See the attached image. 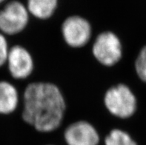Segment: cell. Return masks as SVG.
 Instances as JSON below:
<instances>
[{
    "mask_svg": "<svg viewBox=\"0 0 146 145\" xmlns=\"http://www.w3.org/2000/svg\"><path fill=\"white\" fill-rule=\"evenodd\" d=\"M66 110L62 93L50 82L31 83L23 93L22 119L37 132L50 133L61 125Z\"/></svg>",
    "mask_w": 146,
    "mask_h": 145,
    "instance_id": "6da1fadb",
    "label": "cell"
},
{
    "mask_svg": "<svg viewBox=\"0 0 146 145\" xmlns=\"http://www.w3.org/2000/svg\"><path fill=\"white\" fill-rule=\"evenodd\" d=\"M107 110L115 117L125 119L137 110V99L128 85L119 84L106 90L103 98Z\"/></svg>",
    "mask_w": 146,
    "mask_h": 145,
    "instance_id": "7a4b0ae2",
    "label": "cell"
},
{
    "mask_svg": "<svg viewBox=\"0 0 146 145\" xmlns=\"http://www.w3.org/2000/svg\"><path fill=\"white\" fill-rule=\"evenodd\" d=\"M92 53L96 60L102 65L112 67L122 59V42L113 32H102L95 39Z\"/></svg>",
    "mask_w": 146,
    "mask_h": 145,
    "instance_id": "3957f363",
    "label": "cell"
},
{
    "mask_svg": "<svg viewBox=\"0 0 146 145\" xmlns=\"http://www.w3.org/2000/svg\"><path fill=\"white\" fill-rule=\"evenodd\" d=\"M29 22L28 9L18 1L7 3L0 11V33L13 36L20 33Z\"/></svg>",
    "mask_w": 146,
    "mask_h": 145,
    "instance_id": "277c9868",
    "label": "cell"
},
{
    "mask_svg": "<svg viewBox=\"0 0 146 145\" xmlns=\"http://www.w3.org/2000/svg\"><path fill=\"white\" fill-rule=\"evenodd\" d=\"M61 31L65 42L73 48H83L92 35L91 24L80 16L68 17L62 24Z\"/></svg>",
    "mask_w": 146,
    "mask_h": 145,
    "instance_id": "5b68a950",
    "label": "cell"
},
{
    "mask_svg": "<svg viewBox=\"0 0 146 145\" xmlns=\"http://www.w3.org/2000/svg\"><path fill=\"white\" fill-rule=\"evenodd\" d=\"M65 145H101L100 132L90 122L80 120L70 124L63 132Z\"/></svg>",
    "mask_w": 146,
    "mask_h": 145,
    "instance_id": "8992f818",
    "label": "cell"
},
{
    "mask_svg": "<svg viewBox=\"0 0 146 145\" xmlns=\"http://www.w3.org/2000/svg\"><path fill=\"white\" fill-rule=\"evenodd\" d=\"M6 64L11 76L19 80L29 77L34 70L33 56L21 45H14L10 48Z\"/></svg>",
    "mask_w": 146,
    "mask_h": 145,
    "instance_id": "52a82bcc",
    "label": "cell"
},
{
    "mask_svg": "<svg viewBox=\"0 0 146 145\" xmlns=\"http://www.w3.org/2000/svg\"><path fill=\"white\" fill-rule=\"evenodd\" d=\"M19 96L17 87L7 81H0V115H10L18 107Z\"/></svg>",
    "mask_w": 146,
    "mask_h": 145,
    "instance_id": "ba28073f",
    "label": "cell"
},
{
    "mask_svg": "<svg viewBox=\"0 0 146 145\" xmlns=\"http://www.w3.org/2000/svg\"><path fill=\"white\" fill-rule=\"evenodd\" d=\"M57 0H28V11L40 19H47L54 14Z\"/></svg>",
    "mask_w": 146,
    "mask_h": 145,
    "instance_id": "9c48e42d",
    "label": "cell"
},
{
    "mask_svg": "<svg viewBox=\"0 0 146 145\" xmlns=\"http://www.w3.org/2000/svg\"><path fill=\"white\" fill-rule=\"evenodd\" d=\"M102 145H139L131 135L122 129H112L105 137Z\"/></svg>",
    "mask_w": 146,
    "mask_h": 145,
    "instance_id": "30bf717a",
    "label": "cell"
},
{
    "mask_svg": "<svg viewBox=\"0 0 146 145\" xmlns=\"http://www.w3.org/2000/svg\"><path fill=\"white\" fill-rule=\"evenodd\" d=\"M135 70L139 79L146 82V45L141 49L136 59Z\"/></svg>",
    "mask_w": 146,
    "mask_h": 145,
    "instance_id": "8fae6325",
    "label": "cell"
},
{
    "mask_svg": "<svg viewBox=\"0 0 146 145\" xmlns=\"http://www.w3.org/2000/svg\"><path fill=\"white\" fill-rule=\"evenodd\" d=\"M9 50L8 42L5 35L0 33V68H2L7 62Z\"/></svg>",
    "mask_w": 146,
    "mask_h": 145,
    "instance_id": "7c38bea8",
    "label": "cell"
},
{
    "mask_svg": "<svg viewBox=\"0 0 146 145\" xmlns=\"http://www.w3.org/2000/svg\"><path fill=\"white\" fill-rule=\"evenodd\" d=\"M43 145H60V144H55V143H47V144H44Z\"/></svg>",
    "mask_w": 146,
    "mask_h": 145,
    "instance_id": "4fadbf2b",
    "label": "cell"
},
{
    "mask_svg": "<svg viewBox=\"0 0 146 145\" xmlns=\"http://www.w3.org/2000/svg\"><path fill=\"white\" fill-rule=\"evenodd\" d=\"M4 1H5V0H0V3H2V2H4Z\"/></svg>",
    "mask_w": 146,
    "mask_h": 145,
    "instance_id": "5bb4252c",
    "label": "cell"
}]
</instances>
